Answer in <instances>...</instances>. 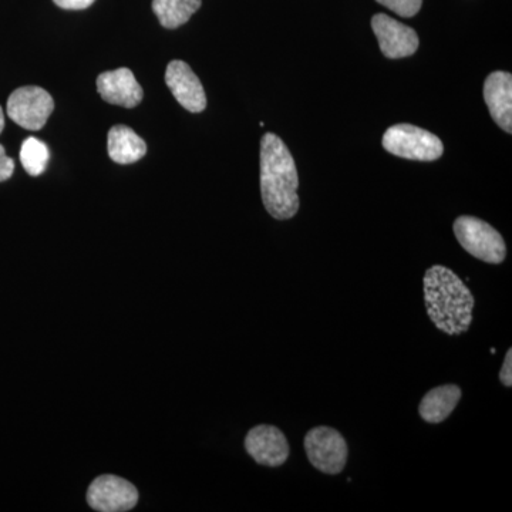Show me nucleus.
<instances>
[{
  "instance_id": "nucleus-1",
  "label": "nucleus",
  "mask_w": 512,
  "mask_h": 512,
  "mask_svg": "<svg viewBox=\"0 0 512 512\" xmlns=\"http://www.w3.org/2000/svg\"><path fill=\"white\" fill-rule=\"evenodd\" d=\"M427 315L436 328L447 335H461L473 323L476 306L473 293L446 266L434 265L423 279Z\"/></svg>"
},
{
  "instance_id": "nucleus-2",
  "label": "nucleus",
  "mask_w": 512,
  "mask_h": 512,
  "mask_svg": "<svg viewBox=\"0 0 512 512\" xmlns=\"http://www.w3.org/2000/svg\"><path fill=\"white\" fill-rule=\"evenodd\" d=\"M299 177L289 148L274 133L261 141V194L275 220H291L299 210Z\"/></svg>"
},
{
  "instance_id": "nucleus-3",
  "label": "nucleus",
  "mask_w": 512,
  "mask_h": 512,
  "mask_svg": "<svg viewBox=\"0 0 512 512\" xmlns=\"http://www.w3.org/2000/svg\"><path fill=\"white\" fill-rule=\"evenodd\" d=\"M454 234L461 247L468 254L487 264L498 265L507 256V245L497 229L476 217L457 218L453 225Z\"/></svg>"
},
{
  "instance_id": "nucleus-4",
  "label": "nucleus",
  "mask_w": 512,
  "mask_h": 512,
  "mask_svg": "<svg viewBox=\"0 0 512 512\" xmlns=\"http://www.w3.org/2000/svg\"><path fill=\"white\" fill-rule=\"evenodd\" d=\"M382 143L387 153L414 161L439 160L444 151L439 137L412 124L387 128Z\"/></svg>"
},
{
  "instance_id": "nucleus-5",
  "label": "nucleus",
  "mask_w": 512,
  "mask_h": 512,
  "mask_svg": "<svg viewBox=\"0 0 512 512\" xmlns=\"http://www.w3.org/2000/svg\"><path fill=\"white\" fill-rule=\"evenodd\" d=\"M309 463L320 473L336 476L345 470L349 450L345 437L332 427H315L305 436Z\"/></svg>"
},
{
  "instance_id": "nucleus-6",
  "label": "nucleus",
  "mask_w": 512,
  "mask_h": 512,
  "mask_svg": "<svg viewBox=\"0 0 512 512\" xmlns=\"http://www.w3.org/2000/svg\"><path fill=\"white\" fill-rule=\"evenodd\" d=\"M55 110V101L42 87H20L10 94L8 116L18 126L30 131H39Z\"/></svg>"
},
{
  "instance_id": "nucleus-7",
  "label": "nucleus",
  "mask_w": 512,
  "mask_h": 512,
  "mask_svg": "<svg viewBox=\"0 0 512 512\" xmlns=\"http://www.w3.org/2000/svg\"><path fill=\"white\" fill-rule=\"evenodd\" d=\"M87 503L94 511L124 512L138 503V491L130 481L111 476L97 477L87 490Z\"/></svg>"
},
{
  "instance_id": "nucleus-8",
  "label": "nucleus",
  "mask_w": 512,
  "mask_h": 512,
  "mask_svg": "<svg viewBox=\"0 0 512 512\" xmlns=\"http://www.w3.org/2000/svg\"><path fill=\"white\" fill-rule=\"evenodd\" d=\"M245 450L256 463L266 467H281L288 461L291 448L288 439L278 427L261 424L249 430Z\"/></svg>"
},
{
  "instance_id": "nucleus-9",
  "label": "nucleus",
  "mask_w": 512,
  "mask_h": 512,
  "mask_svg": "<svg viewBox=\"0 0 512 512\" xmlns=\"http://www.w3.org/2000/svg\"><path fill=\"white\" fill-rule=\"evenodd\" d=\"M372 28L379 40L380 50L387 59H403L414 55L419 49L417 33L384 13L373 16Z\"/></svg>"
},
{
  "instance_id": "nucleus-10",
  "label": "nucleus",
  "mask_w": 512,
  "mask_h": 512,
  "mask_svg": "<svg viewBox=\"0 0 512 512\" xmlns=\"http://www.w3.org/2000/svg\"><path fill=\"white\" fill-rule=\"evenodd\" d=\"M165 83L175 100L190 113H201L207 107V96L200 79L183 60H173L168 64Z\"/></svg>"
},
{
  "instance_id": "nucleus-11",
  "label": "nucleus",
  "mask_w": 512,
  "mask_h": 512,
  "mask_svg": "<svg viewBox=\"0 0 512 512\" xmlns=\"http://www.w3.org/2000/svg\"><path fill=\"white\" fill-rule=\"evenodd\" d=\"M97 92L101 99L114 106L134 109L143 101V89L127 67L104 72L97 77Z\"/></svg>"
},
{
  "instance_id": "nucleus-12",
  "label": "nucleus",
  "mask_w": 512,
  "mask_h": 512,
  "mask_svg": "<svg viewBox=\"0 0 512 512\" xmlns=\"http://www.w3.org/2000/svg\"><path fill=\"white\" fill-rule=\"evenodd\" d=\"M484 100L491 117L508 134L512 133V76L494 72L484 83Z\"/></svg>"
},
{
  "instance_id": "nucleus-13",
  "label": "nucleus",
  "mask_w": 512,
  "mask_h": 512,
  "mask_svg": "<svg viewBox=\"0 0 512 512\" xmlns=\"http://www.w3.org/2000/svg\"><path fill=\"white\" fill-rule=\"evenodd\" d=\"M463 392L457 384H443L426 393L419 406L421 419L430 424L443 423L460 403Z\"/></svg>"
},
{
  "instance_id": "nucleus-14",
  "label": "nucleus",
  "mask_w": 512,
  "mask_h": 512,
  "mask_svg": "<svg viewBox=\"0 0 512 512\" xmlns=\"http://www.w3.org/2000/svg\"><path fill=\"white\" fill-rule=\"evenodd\" d=\"M107 151L114 163L134 164L147 154V144L133 128L114 126L107 136Z\"/></svg>"
},
{
  "instance_id": "nucleus-15",
  "label": "nucleus",
  "mask_w": 512,
  "mask_h": 512,
  "mask_svg": "<svg viewBox=\"0 0 512 512\" xmlns=\"http://www.w3.org/2000/svg\"><path fill=\"white\" fill-rule=\"evenodd\" d=\"M201 5V0H153L154 13L165 29L185 25Z\"/></svg>"
},
{
  "instance_id": "nucleus-16",
  "label": "nucleus",
  "mask_w": 512,
  "mask_h": 512,
  "mask_svg": "<svg viewBox=\"0 0 512 512\" xmlns=\"http://www.w3.org/2000/svg\"><path fill=\"white\" fill-rule=\"evenodd\" d=\"M50 160L49 147L42 140L35 137L26 138L20 148V163L26 173L32 177H39L45 173L47 163Z\"/></svg>"
},
{
  "instance_id": "nucleus-17",
  "label": "nucleus",
  "mask_w": 512,
  "mask_h": 512,
  "mask_svg": "<svg viewBox=\"0 0 512 512\" xmlns=\"http://www.w3.org/2000/svg\"><path fill=\"white\" fill-rule=\"evenodd\" d=\"M380 5L386 6L387 9L393 10L396 15L402 18H413L420 12L423 0H376Z\"/></svg>"
},
{
  "instance_id": "nucleus-18",
  "label": "nucleus",
  "mask_w": 512,
  "mask_h": 512,
  "mask_svg": "<svg viewBox=\"0 0 512 512\" xmlns=\"http://www.w3.org/2000/svg\"><path fill=\"white\" fill-rule=\"evenodd\" d=\"M15 171V161L6 156L5 147L0 144V183L8 181Z\"/></svg>"
},
{
  "instance_id": "nucleus-19",
  "label": "nucleus",
  "mask_w": 512,
  "mask_h": 512,
  "mask_svg": "<svg viewBox=\"0 0 512 512\" xmlns=\"http://www.w3.org/2000/svg\"><path fill=\"white\" fill-rule=\"evenodd\" d=\"M59 8L66 10H83L90 8L96 0H53Z\"/></svg>"
},
{
  "instance_id": "nucleus-20",
  "label": "nucleus",
  "mask_w": 512,
  "mask_h": 512,
  "mask_svg": "<svg viewBox=\"0 0 512 512\" xmlns=\"http://www.w3.org/2000/svg\"><path fill=\"white\" fill-rule=\"evenodd\" d=\"M500 380L505 387L512 386V349H508L507 355H505L504 365L501 367Z\"/></svg>"
},
{
  "instance_id": "nucleus-21",
  "label": "nucleus",
  "mask_w": 512,
  "mask_h": 512,
  "mask_svg": "<svg viewBox=\"0 0 512 512\" xmlns=\"http://www.w3.org/2000/svg\"><path fill=\"white\" fill-rule=\"evenodd\" d=\"M3 128H5V116H3V110L0 107V134H2Z\"/></svg>"
}]
</instances>
